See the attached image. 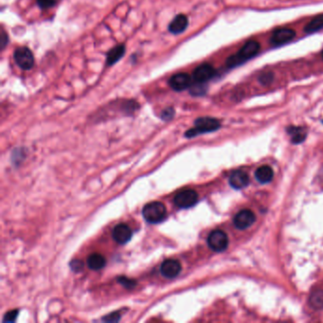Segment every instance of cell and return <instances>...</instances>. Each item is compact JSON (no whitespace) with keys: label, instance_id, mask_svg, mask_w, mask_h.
I'll return each mask as SVG.
<instances>
[{"label":"cell","instance_id":"cell-1","mask_svg":"<svg viewBox=\"0 0 323 323\" xmlns=\"http://www.w3.org/2000/svg\"><path fill=\"white\" fill-rule=\"evenodd\" d=\"M260 47L261 46L257 41L250 40L249 42H247L236 54H233L227 59V63H226L227 67L232 69L243 64L244 62L253 58L260 51Z\"/></svg>","mask_w":323,"mask_h":323},{"label":"cell","instance_id":"cell-2","mask_svg":"<svg viewBox=\"0 0 323 323\" xmlns=\"http://www.w3.org/2000/svg\"><path fill=\"white\" fill-rule=\"evenodd\" d=\"M220 121L214 117H198L194 121V127L185 133L187 138H193L200 134L217 131L220 128Z\"/></svg>","mask_w":323,"mask_h":323},{"label":"cell","instance_id":"cell-3","mask_svg":"<svg viewBox=\"0 0 323 323\" xmlns=\"http://www.w3.org/2000/svg\"><path fill=\"white\" fill-rule=\"evenodd\" d=\"M142 215L148 223L158 224L166 218L167 209L162 202H151L144 206L142 209Z\"/></svg>","mask_w":323,"mask_h":323},{"label":"cell","instance_id":"cell-4","mask_svg":"<svg viewBox=\"0 0 323 323\" xmlns=\"http://www.w3.org/2000/svg\"><path fill=\"white\" fill-rule=\"evenodd\" d=\"M14 58L16 65L23 70H29L34 66V56L26 46L17 47L14 52Z\"/></svg>","mask_w":323,"mask_h":323},{"label":"cell","instance_id":"cell-5","mask_svg":"<svg viewBox=\"0 0 323 323\" xmlns=\"http://www.w3.org/2000/svg\"><path fill=\"white\" fill-rule=\"evenodd\" d=\"M208 245L210 250L215 252H222L227 250L229 246V237L220 230L213 231L208 237Z\"/></svg>","mask_w":323,"mask_h":323},{"label":"cell","instance_id":"cell-6","mask_svg":"<svg viewBox=\"0 0 323 323\" xmlns=\"http://www.w3.org/2000/svg\"><path fill=\"white\" fill-rule=\"evenodd\" d=\"M198 201V194L193 190H185L178 192L174 199L176 207L180 208H189Z\"/></svg>","mask_w":323,"mask_h":323},{"label":"cell","instance_id":"cell-7","mask_svg":"<svg viewBox=\"0 0 323 323\" xmlns=\"http://www.w3.org/2000/svg\"><path fill=\"white\" fill-rule=\"evenodd\" d=\"M215 75V69L209 64H202L198 66L192 72V82L198 84H206Z\"/></svg>","mask_w":323,"mask_h":323},{"label":"cell","instance_id":"cell-8","mask_svg":"<svg viewBox=\"0 0 323 323\" xmlns=\"http://www.w3.org/2000/svg\"><path fill=\"white\" fill-rule=\"evenodd\" d=\"M191 84H192V78L189 74L184 72L175 74L169 80L170 87L177 92L190 88Z\"/></svg>","mask_w":323,"mask_h":323},{"label":"cell","instance_id":"cell-9","mask_svg":"<svg viewBox=\"0 0 323 323\" xmlns=\"http://www.w3.org/2000/svg\"><path fill=\"white\" fill-rule=\"evenodd\" d=\"M256 218L254 213L250 209H242L235 215L233 223L239 230H246L255 222Z\"/></svg>","mask_w":323,"mask_h":323},{"label":"cell","instance_id":"cell-10","mask_svg":"<svg viewBox=\"0 0 323 323\" xmlns=\"http://www.w3.org/2000/svg\"><path fill=\"white\" fill-rule=\"evenodd\" d=\"M296 36V32L294 29L281 28V29H276L272 36H271V44L274 46H280V45L286 44L290 41H292Z\"/></svg>","mask_w":323,"mask_h":323},{"label":"cell","instance_id":"cell-11","mask_svg":"<svg viewBox=\"0 0 323 323\" xmlns=\"http://www.w3.org/2000/svg\"><path fill=\"white\" fill-rule=\"evenodd\" d=\"M181 271V264L175 259H168L162 263L161 272L167 279H174L179 275Z\"/></svg>","mask_w":323,"mask_h":323},{"label":"cell","instance_id":"cell-12","mask_svg":"<svg viewBox=\"0 0 323 323\" xmlns=\"http://www.w3.org/2000/svg\"><path fill=\"white\" fill-rule=\"evenodd\" d=\"M112 236L117 244L124 245L130 241L132 237V231L127 225L118 224L114 228Z\"/></svg>","mask_w":323,"mask_h":323},{"label":"cell","instance_id":"cell-13","mask_svg":"<svg viewBox=\"0 0 323 323\" xmlns=\"http://www.w3.org/2000/svg\"><path fill=\"white\" fill-rule=\"evenodd\" d=\"M189 20L185 15H177L169 24L168 29L173 34H180L188 28Z\"/></svg>","mask_w":323,"mask_h":323},{"label":"cell","instance_id":"cell-14","mask_svg":"<svg viewBox=\"0 0 323 323\" xmlns=\"http://www.w3.org/2000/svg\"><path fill=\"white\" fill-rule=\"evenodd\" d=\"M250 184V176L243 171H236L230 177V185L236 190L243 189Z\"/></svg>","mask_w":323,"mask_h":323},{"label":"cell","instance_id":"cell-15","mask_svg":"<svg viewBox=\"0 0 323 323\" xmlns=\"http://www.w3.org/2000/svg\"><path fill=\"white\" fill-rule=\"evenodd\" d=\"M125 53V46L124 45H118L117 46L110 49L106 55V65L107 66H113L123 57Z\"/></svg>","mask_w":323,"mask_h":323},{"label":"cell","instance_id":"cell-16","mask_svg":"<svg viewBox=\"0 0 323 323\" xmlns=\"http://www.w3.org/2000/svg\"><path fill=\"white\" fill-rule=\"evenodd\" d=\"M274 176V173L271 167L269 166H262L257 169L255 173V177L258 182L262 184H266L272 180Z\"/></svg>","mask_w":323,"mask_h":323},{"label":"cell","instance_id":"cell-17","mask_svg":"<svg viewBox=\"0 0 323 323\" xmlns=\"http://www.w3.org/2000/svg\"><path fill=\"white\" fill-rule=\"evenodd\" d=\"M105 264H106L105 258L101 254L94 253L91 254L88 258V267L92 270H100L105 266Z\"/></svg>","mask_w":323,"mask_h":323},{"label":"cell","instance_id":"cell-18","mask_svg":"<svg viewBox=\"0 0 323 323\" xmlns=\"http://www.w3.org/2000/svg\"><path fill=\"white\" fill-rule=\"evenodd\" d=\"M288 134L291 136V139L294 143H300L306 138V131L302 127L291 126L288 128Z\"/></svg>","mask_w":323,"mask_h":323},{"label":"cell","instance_id":"cell-19","mask_svg":"<svg viewBox=\"0 0 323 323\" xmlns=\"http://www.w3.org/2000/svg\"><path fill=\"white\" fill-rule=\"evenodd\" d=\"M322 29H323V15H320L309 22L304 28V31L306 33H313Z\"/></svg>","mask_w":323,"mask_h":323},{"label":"cell","instance_id":"cell-20","mask_svg":"<svg viewBox=\"0 0 323 323\" xmlns=\"http://www.w3.org/2000/svg\"><path fill=\"white\" fill-rule=\"evenodd\" d=\"M309 303L312 308L321 310L323 309V290H316L311 294L309 298Z\"/></svg>","mask_w":323,"mask_h":323},{"label":"cell","instance_id":"cell-21","mask_svg":"<svg viewBox=\"0 0 323 323\" xmlns=\"http://www.w3.org/2000/svg\"><path fill=\"white\" fill-rule=\"evenodd\" d=\"M273 79H274V76H273V74L271 73V72H264L262 75H260V77H259L260 83L263 84L264 86L271 84V82L273 81Z\"/></svg>","mask_w":323,"mask_h":323},{"label":"cell","instance_id":"cell-22","mask_svg":"<svg viewBox=\"0 0 323 323\" xmlns=\"http://www.w3.org/2000/svg\"><path fill=\"white\" fill-rule=\"evenodd\" d=\"M18 310H13V311H10L8 312L5 316H4V319H3V322L4 323H14L16 318H17V315H18Z\"/></svg>","mask_w":323,"mask_h":323},{"label":"cell","instance_id":"cell-23","mask_svg":"<svg viewBox=\"0 0 323 323\" xmlns=\"http://www.w3.org/2000/svg\"><path fill=\"white\" fill-rule=\"evenodd\" d=\"M36 2H37V5L43 10L51 8L56 3L55 0H36Z\"/></svg>","mask_w":323,"mask_h":323},{"label":"cell","instance_id":"cell-24","mask_svg":"<svg viewBox=\"0 0 323 323\" xmlns=\"http://www.w3.org/2000/svg\"><path fill=\"white\" fill-rule=\"evenodd\" d=\"M174 116H175V110L172 107H169V108L163 110V112L161 115L163 120H170L174 117Z\"/></svg>","mask_w":323,"mask_h":323},{"label":"cell","instance_id":"cell-25","mask_svg":"<svg viewBox=\"0 0 323 323\" xmlns=\"http://www.w3.org/2000/svg\"><path fill=\"white\" fill-rule=\"evenodd\" d=\"M118 281H119L123 286H125V287H127V288H132V287L135 286V284H136L135 280L126 279L125 277H119V278H118Z\"/></svg>","mask_w":323,"mask_h":323},{"label":"cell","instance_id":"cell-26","mask_svg":"<svg viewBox=\"0 0 323 323\" xmlns=\"http://www.w3.org/2000/svg\"><path fill=\"white\" fill-rule=\"evenodd\" d=\"M70 267L73 271H81L83 269V263L81 261H72L70 264Z\"/></svg>","mask_w":323,"mask_h":323},{"label":"cell","instance_id":"cell-27","mask_svg":"<svg viewBox=\"0 0 323 323\" xmlns=\"http://www.w3.org/2000/svg\"><path fill=\"white\" fill-rule=\"evenodd\" d=\"M8 42H9L8 34L5 32V30H2L1 31V47H2V49L7 46Z\"/></svg>","mask_w":323,"mask_h":323},{"label":"cell","instance_id":"cell-28","mask_svg":"<svg viewBox=\"0 0 323 323\" xmlns=\"http://www.w3.org/2000/svg\"><path fill=\"white\" fill-rule=\"evenodd\" d=\"M119 320V316L117 314H112V315H109L107 316L106 318L103 319V321H106V322H117Z\"/></svg>","mask_w":323,"mask_h":323},{"label":"cell","instance_id":"cell-29","mask_svg":"<svg viewBox=\"0 0 323 323\" xmlns=\"http://www.w3.org/2000/svg\"></svg>","mask_w":323,"mask_h":323}]
</instances>
